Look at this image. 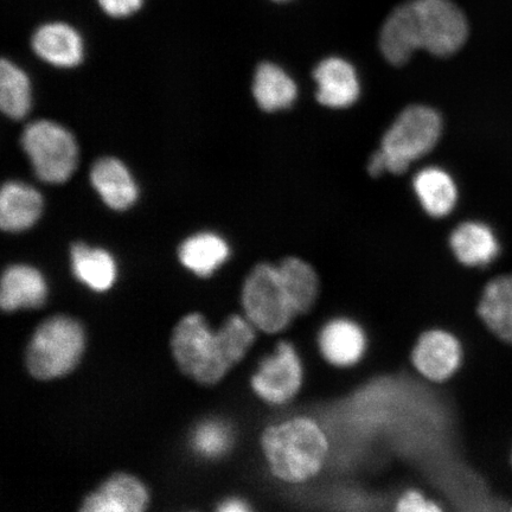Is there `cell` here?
<instances>
[{"label":"cell","mask_w":512,"mask_h":512,"mask_svg":"<svg viewBox=\"0 0 512 512\" xmlns=\"http://www.w3.org/2000/svg\"><path fill=\"white\" fill-rule=\"evenodd\" d=\"M469 24L452 0H407L384 22L380 34L381 53L393 66H403L416 50L452 56L464 47Z\"/></svg>","instance_id":"6da1fadb"},{"label":"cell","mask_w":512,"mask_h":512,"mask_svg":"<svg viewBox=\"0 0 512 512\" xmlns=\"http://www.w3.org/2000/svg\"><path fill=\"white\" fill-rule=\"evenodd\" d=\"M254 341L255 326L247 317L232 315L213 332L200 313H192L176 325L171 349L185 375L214 384L246 356Z\"/></svg>","instance_id":"7a4b0ae2"},{"label":"cell","mask_w":512,"mask_h":512,"mask_svg":"<svg viewBox=\"0 0 512 512\" xmlns=\"http://www.w3.org/2000/svg\"><path fill=\"white\" fill-rule=\"evenodd\" d=\"M261 447L272 475L288 484H303L316 477L330 450L322 427L305 416L266 428Z\"/></svg>","instance_id":"3957f363"},{"label":"cell","mask_w":512,"mask_h":512,"mask_svg":"<svg viewBox=\"0 0 512 512\" xmlns=\"http://www.w3.org/2000/svg\"><path fill=\"white\" fill-rule=\"evenodd\" d=\"M85 343V331L78 320L64 315L44 320L28 345L29 373L41 381L69 374L78 366Z\"/></svg>","instance_id":"277c9868"},{"label":"cell","mask_w":512,"mask_h":512,"mask_svg":"<svg viewBox=\"0 0 512 512\" xmlns=\"http://www.w3.org/2000/svg\"><path fill=\"white\" fill-rule=\"evenodd\" d=\"M443 134V119L431 107L414 105L402 111L384 134L381 145L388 172L401 175L415 160L430 153Z\"/></svg>","instance_id":"5b68a950"},{"label":"cell","mask_w":512,"mask_h":512,"mask_svg":"<svg viewBox=\"0 0 512 512\" xmlns=\"http://www.w3.org/2000/svg\"><path fill=\"white\" fill-rule=\"evenodd\" d=\"M21 143L35 175L44 183H66L78 168V143L72 132L55 121H32L24 128Z\"/></svg>","instance_id":"8992f818"},{"label":"cell","mask_w":512,"mask_h":512,"mask_svg":"<svg viewBox=\"0 0 512 512\" xmlns=\"http://www.w3.org/2000/svg\"><path fill=\"white\" fill-rule=\"evenodd\" d=\"M242 306L246 317L266 334L284 331L296 317L278 266L256 265L242 287Z\"/></svg>","instance_id":"52a82bcc"},{"label":"cell","mask_w":512,"mask_h":512,"mask_svg":"<svg viewBox=\"0 0 512 512\" xmlns=\"http://www.w3.org/2000/svg\"><path fill=\"white\" fill-rule=\"evenodd\" d=\"M303 381L302 361L293 345L283 341L260 363L252 377V388L260 399L281 406L296 398Z\"/></svg>","instance_id":"ba28073f"},{"label":"cell","mask_w":512,"mask_h":512,"mask_svg":"<svg viewBox=\"0 0 512 512\" xmlns=\"http://www.w3.org/2000/svg\"><path fill=\"white\" fill-rule=\"evenodd\" d=\"M31 49L38 59L56 68L78 67L85 59V40L66 21L44 22L32 32Z\"/></svg>","instance_id":"9c48e42d"},{"label":"cell","mask_w":512,"mask_h":512,"mask_svg":"<svg viewBox=\"0 0 512 512\" xmlns=\"http://www.w3.org/2000/svg\"><path fill=\"white\" fill-rule=\"evenodd\" d=\"M462 362L458 339L444 330L424 332L412 351V363L426 380L445 382L456 373Z\"/></svg>","instance_id":"30bf717a"},{"label":"cell","mask_w":512,"mask_h":512,"mask_svg":"<svg viewBox=\"0 0 512 512\" xmlns=\"http://www.w3.org/2000/svg\"><path fill=\"white\" fill-rule=\"evenodd\" d=\"M317 82V100L320 105L342 110L360 98L361 85L354 67L339 57H329L313 72Z\"/></svg>","instance_id":"8fae6325"},{"label":"cell","mask_w":512,"mask_h":512,"mask_svg":"<svg viewBox=\"0 0 512 512\" xmlns=\"http://www.w3.org/2000/svg\"><path fill=\"white\" fill-rule=\"evenodd\" d=\"M91 183L102 202L112 210L125 211L138 201L136 179L118 158L96 160L91 169Z\"/></svg>","instance_id":"7c38bea8"},{"label":"cell","mask_w":512,"mask_h":512,"mask_svg":"<svg viewBox=\"0 0 512 512\" xmlns=\"http://www.w3.org/2000/svg\"><path fill=\"white\" fill-rule=\"evenodd\" d=\"M149 505V492L139 479L127 473L108 478L98 490L86 497L81 511L140 512Z\"/></svg>","instance_id":"4fadbf2b"},{"label":"cell","mask_w":512,"mask_h":512,"mask_svg":"<svg viewBox=\"0 0 512 512\" xmlns=\"http://www.w3.org/2000/svg\"><path fill=\"white\" fill-rule=\"evenodd\" d=\"M43 208L41 192L31 185L5 183L0 192V227L8 233L25 232L41 219Z\"/></svg>","instance_id":"5bb4252c"},{"label":"cell","mask_w":512,"mask_h":512,"mask_svg":"<svg viewBox=\"0 0 512 512\" xmlns=\"http://www.w3.org/2000/svg\"><path fill=\"white\" fill-rule=\"evenodd\" d=\"M48 296L46 279L37 268L12 265L6 268L0 285V306L6 312L38 309Z\"/></svg>","instance_id":"9a60e30c"},{"label":"cell","mask_w":512,"mask_h":512,"mask_svg":"<svg viewBox=\"0 0 512 512\" xmlns=\"http://www.w3.org/2000/svg\"><path fill=\"white\" fill-rule=\"evenodd\" d=\"M366 344L361 326L348 319L332 320L319 336V348L325 360L341 368L354 366L360 361Z\"/></svg>","instance_id":"2e32d148"},{"label":"cell","mask_w":512,"mask_h":512,"mask_svg":"<svg viewBox=\"0 0 512 512\" xmlns=\"http://www.w3.org/2000/svg\"><path fill=\"white\" fill-rule=\"evenodd\" d=\"M450 245L459 262L469 267L488 266L499 253L494 230L480 222L460 224L453 230Z\"/></svg>","instance_id":"e0dca14e"},{"label":"cell","mask_w":512,"mask_h":512,"mask_svg":"<svg viewBox=\"0 0 512 512\" xmlns=\"http://www.w3.org/2000/svg\"><path fill=\"white\" fill-rule=\"evenodd\" d=\"M253 96L265 112H278L290 108L298 96L296 82L283 68L271 62L259 64L255 70Z\"/></svg>","instance_id":"ac0fdd59"},{"label":"cell","mask_w":512,"mask_h":512,"mask_svg":"<svg viewBox=\"0 0 512 512\" xmlns=\"http://www.w3.org/2000/svg\"><path fill=\"white\" fill-rule=\"evenodd\" d=\"M230 255L228 242L219 234L202 232L189 236L179 247V261L198 277H210Z\"/></svg>","instance_id":"d6986e66"},{"label":"cell","mask_w":512,"mask_h":512,"mask_svg":"<svg viewBox=\"0 0 512 512\" xmlns=\"http://www.w3.org/2000/svg\"><path fill=\"white\" fill-rule=\"evenodd\" d=\"M70 260L75 277L93 291L110 290L117 279V264L105 249L76 242L70 248Z\"/></svg>","instance_id":"ffe728a7"},{"label":"cell","mask_w":512,"mask_h":512,"mask_svg":"<svg viewBox=\"0 0 512 512\" xmlns=\"http://www.w3.org/2000/svg\"><path fill=\"white\" fill-rule=\"evenodd\" d=\"M478 315L498 338L512 344V274L498 277L486 285Z\"/></svg>","instance_id":"44dd1931"},{"label":"cell","mask_w":512,"mask_h":512,"mask_svg":"<svg viewBox=\"0 0 512 512\" xmlns=\"http://www.w3.org/2000/svg\"><path fill=\"white\" fill-rule=\"evenodd\" d=\"M413 187L422 208L432 217H444L456 207V183L446 171L426 168L414 177Z\"/></svg>","instance_id":"7402d4cb"},{"label":"cell","mask_w":512,"mask_h":512,"mask_svg":"<svg viewBox=\"0 0 512 512\" xmlns=\"http://www.w3.org/2000/svg\"><path fill=\"white\" fill-rule=\"evenodd\" d=\"M278 270L296 315H304L319 296L318 275L309 262L290 256L280 262Z\"/></svg>","instance_id":"603a6c76"},{"label":"cell","mask_w":512,"mask_h":512,"mask_svg":"<svg viewBox=\"0 0 512 512\" xmlns=\"http://www.w3.org/2000/svg\"><path fill=\"white\" fill-rule=\"evenodd\" d=\"M32 106L31 82L16 63L3 59L0 63V108L6 117L22 120Z\"/></svg>","instance_id":"cb8c5ba5"},{"label":"cell","mask_w":512,"mask_h":512,"mask_svg":"<svg viewBox=\"0 0 512 512\" xmlns=\"http://www.w3.org/2000/svg\"><path fill=\"white\" fill-rule=\"evenodd\" d=\"M233 433L221 420H207L192 433L191 445L204 458H219L232 446Z\"/></svg>","instance_id":"d4e9b609"},{"label":"cell","mask_w":512,"mask_h":512,"mask_svg":"<svg viewBox=\"0 0 512 512\" xmlns=\"http://www.w3.org/2000/svg\"><path fill=\"white\" fill-rule=\"evenodd\" d=\"M145 4L146 0H95L101 14L114 21H126L139 15Z\"/></svg>","instance_id":"484cf974"},{"label":"cell","mask_w":512,"mask_h":512,"mask_svg":"<svg viewBox=\"0 0 512 512\" xmlns=\"http://www.w3.org/2000/svg\"><path fill=\"white\" fill-rule=\"evenodd\" d=\"M395 510L401 512H432L441 511L437 502L426 497L418 490H407L395 503Z\"/></svg>","instance_id":"4316f807"},{"label":"cell","mask_w":512,"mask_h":512,"mask_svg":"<svg viewBox=\"0 0 512 512\" xmlns=\"http://www.w3.org/2000/svg\"><path fill=\"white\" fill-rule=\"evenodd\" d=\"M217 510L221 512H246L251 511V508L240 498H228L220 504Z\"/></svg>","instance_id":"83f0119b"},{"label":"cell","mask_w":512,"mask_h":512,"mask_svg":"<svg viewBox=\"0 0 512 512\" xmlns=\"http://www.w3.org/2000/svg\"><path fill=\"white\" fill-rule=\"evenodd\" d=\"M272 2H274V3H286V2H290V0H272Z\"/></svg>","instance_id":"f1b7e54d"}]
</instances>
